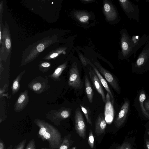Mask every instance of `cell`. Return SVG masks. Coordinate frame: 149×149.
Returning a JSON list of instances; mask_svg holds the SVG:
<instances>
[{
    "label": "cell",
    "instance_id": "1",
    "mask_svg": "<svg viewBox=\"0 0 149 149\" xmlns=\"http://www.w3.org/2000/svg\"><path fill=\"white\" fill-rule=\"evenodd\" d=\"M149 39L148 36L143 34L141 37L133 36L131 38L125 29L123 30L121 36V59H127L136 52Z\"/></svg>",
    "mask_w": 149,
    "mask_h": 149
},
{
    "label": "cell",
    "instance_id": "2",
    "mask_svg": "<svg viewBox=\"0 0 149 149\" xmlns=\"http://www.w3.org/2000/svg\"><path fill=\"white\" fill-rule=\"evenodd\" d=\"M34 122L39 128L38 137L43 141H47L50 148L57 149L62 141L60 132L54 126L43 120L36 119Z\"/></svg>",
    "mask_w": 149,
    "mask_h": 149
},
{
    "label": "cell",
    "instance_id": "3",
    "mask_svg": "<svg viewBox=\"0 0 149 149\" xmlns=\"http://www.w3.org/2000/svg\"><path fill=\"white\" fill-rule=\"evenodd\" d=\"M131 69L134 73L144 74L149 70V39L136 60L131 63Z\"/></svg>",
    "mask_w": 149,
    "mask_h": 149
},
{
    "label": "cell",
    "instance_id": "4",
    "mask_svg": "<svg viewBox=\"0 0 149 149\" xmlns=\"http://www.w3.org/2000/svg\"><path fill=\"white\" fill-rule=\"evenodd\" d=\"M147 94L144 88H141L134 98L133 104L139 116L144 120H149V113L146 111L143 105Z\"/></svg>",
    "mask_w": 149,
    "mask_h": 149
},
{
    "label": "cell",
    "instance_id": "5",
    "mask_svg": "<svg viewBox=\"0 0 149 149\" xmlns=\"http://www.w3.org/2000/svg\"><path fill=\"white\" fill-rule=\"evenodd\" d=\"M94 65L102 76L118 94L121 93V88L118 78L113 74L102 67L99 63L95 62Z\"/></svg>",
    "mask_w": 149,
    "mask_h": 149
},
{
    "label": "cell",
    "instance_id": "6",
    "mask_svg": "<svg viewBox=\"0 0 149 149\" xmlns=\"http://www.w3.org/2000/svg\"><path fill=\"white\" fill-rule=\"evenodd\" d=\"M130 100L127 97L124 98L123 102L114 121L117 127H121L125 122L130 111Z\"/></svg>",
    "mask_w": 149,
    "mask_h": 149
},
{
    "label": "cell",
    "instance_id": "7",
    "mask_svg": "<svg viewBox=\"0 0 149 149\" xmlns=\"http://www.w3.org/2000/svg\"><path fill=\"white\" fill-rule=\"evenodd\" d=\"M128 17L137 21H139V10L138 6L128 0L119 1Z\"/></svg>",
    "mask_w": 149,
    "mask_h": 149
},
{
    "label": "cell",
    "instance_id": "8",
    "mask_svg": "<svg viewBox=\"0 0 149 149\" xmlns=\"http://www.w3.org/2000/svg\"><path fill=\"white\" fill-rule=\"evenodd\" d=\"M74 124L77 133L80 137L85 139L86 136V125L82 113L79 108L75 111Z\"/></svg>",
    "mask_w": 149,
    "mask_h": 149
},
{
    "label": "cell",
    "instance_id": "9",
    "mask_svg": "<svg viewBox=\"0 0 149 149\" xmlns=\"http://www.w3.org/2000/svg\"><path fill=\"white\" fill-rule=\"evenodd\" d=\"M68 84L69 86L75 89H81L83 87V84L76 63L72 64L70 70Z\"/></svg>",
    "mask_w": 149,
    "mask_h": 149
},
{
    "label": "cell",
    "instance_id": "10",
    "mask_svg": "<svg viewBox=\"0 0 149 149\" xmlns=\"http://www.w3.org/2000/svg\"><path fill=\"white\" fill-rule=\"evenodd\" d=\"M89 74L94 88L101 95L103 102L105 103L106 102V98L103 88V86L100 80L94 70L91 68L89 69Z\"/></svg>",
    "mask_w": 149,
    "mask_h": 149
},
{
    "label": "cell",
    "instance_id": "11",
    "mask_svg": "<svg viewBox=\"0 0 149 149\" xmlns=\"http://www.w3.org/2000/svg\"><path fill=\"white\" fill-rule=\"evenodd\" d=\"M107 126V122L103 114H99L95 123V131L96 134L100 135L103 133Z\"/></svg>",
    "mask_w": 149,
    "mask_h": 149
},
{
    "label": "cell",
    "instance_id": "12",
    "mask_svg": "<svg viewBox=\"0 0 149 149\" xmlns=\"http://www.w3.org/2000/svg\"><path fill=\"white\" fill-rule=\"evenodd\" d=\"M93 67V70L96 74L97 75L100 80L103 86L107 91V93L110 96L111 102L113 104L114 103V97L107 82L106 80L102 75L97 69L93 64L91 62H88Z\"/></svg>",
    "mask_w": 149,
    "mask_h": 149
},
{
    "label": "cell",
    "instance_id": "13",
    "mask_svg": "<svg viewBox=\"0 0 149 149\" xmlns=\"http://www.w3.org/2000/svg\"><path fill=\"white\" fill-rule=\"evenodd\" d=\"M104 11L107 18L109 20L115 19L117 17L116 12L113 7L106 2L104 5Z\"/></svg>",
    "mask_w": 149,
    "mask_h": 149
},
{
    "label": "cell",
    "instance_id": "14",
    "mask_svg": "<svg viewBox=\"0 0 149 149\" xmlns=\"http://www.w3.org/2000/svg\"><path fill=\"white\" fill-rule=\"evenodd\" d=\"M85 85L86 95L89 102L92 104L93 101V92L88 77L86 75L85 76Z\"/></svg>",
    "mask_w": 149,
    "mask_h": 149
},
{
    "label": "cell",
    "instance_id": "15",
    "mask_svg": "<svg viewBox=\"0 0 149 149\" xmlns=\"http://www.w3.org/2000/svg\"><path fill=\"white\" fill-rule=\"evenodd\" d=\"M73 143L71 138V134L65 136L60 145L57 149H69Z\"/></svg>",
    "mask_w": 149,
    "mask_h": 149
},
{
    "label": "cell",
    "instance_id": "16",
    "mask_svg": "<svg viewBox=\"0 0 149 149\" xmlns=\"http://www.w3.org/2000/svg\"><path fill=\"white\" fill-rule=\"evenodd\" d=\"M28 100V97L25 93H23L18 98L16 103L17 109L20 110L26 105Z\"/></svg>",
    "mask_w": 149,
    "mask_h": 149
},
{
    "label": "cell",
    "instance_id": "17",
    "mask_svg": "<svg viewBox=\"0 0 149 149\" xmlns=\"http://www.w3.org/2000/svg\"><path fill=\"white\" fill-rule=\"evenodd\" d=\"M75 17L82 23H86L89 19V16L87 13L84 12H77L74 14Z\"/></svg>",
    "mask_w": 149,
    "mask_h": 149
},
{
    "label": "cell",
    "instance_id": "18",
    "mask_svg": "<svg viewBox=\"0 0 149 149\" xmlns=\"http://www.w3.org/2000/svg\"><path fill=\"white\" fill-rule=\"evenodd\" d=\"M80 106L81 109L85 116L87 123L91 125H92V122L91 116V111L90 109L81 104H80Z\"/></svg>",
    "mask_w": 149,
    "mask_h": 149
},
{
    "label": "cell",
    "instance_id": "19",
    "mask_svg": "<svg viewBox=\"0 0 149 149\" xmlns=\"http://www.w3.org/2000/svg\"><path fill=\"white\" fill-rule=\"evenodd\" d=\"M66 64H64L62 65L57 68L55 71L52 76L55 78H58L61 74L65 68Z\"/></svg>",
    "mask_w": 149,
    "mask_h": 149
},
{
    "label": "cell",
    "instance_id": "20",
    "mask_svg": "<svg viewBox=\"0 0 149 149\" xmlns=\"http://www.w3.org/2000/svg\"><path fill=\"white\" fill-rule=\"evenodd\" d=\"M88 143L90 147L93 149L94 145V139L93 132L91 130L89 132Z\"/></svg>",
    "mask_w": 149,
    "mask_h": 149
},
{
    "label": "cell",
    "instance_id": "21",
    "mask_svg": "<svg viewBox=\"0 0 149 149\" xmlns=\"http://www.w3.org/2000/svg\"><path fill=\"white\" fill-rule=\"evenodd\" d=\"M116 149H132L130 142L126 141L124 142L121 146L117 147Z\"/></svg>",
    "mask_w": 149,
    "mask_h": 149
},
{
    "label": "cell",
    "instance_id": "22",
    "mask_svg": "<svg viewBox=\"0 0 149 149\" xmlns=\"http://www.w3.org/2000/svg\"><path fill=\"white\" fill-rule=\"evenodd\" d=\"M24 149H36L34 140L33 139L30 140Z\"/></svg>",
    "mask_w": 149,
    "mask_h": 149
},
{
    "label": "cell",
    "instance_id": "23",
    "mask_svg": "<svg viewBox=\"0 0 149 149\" xmlns=\"http://www.w3.org/2000/svg\"><path fill=\"white\" fill-rule=\"evenodd\" d=\"M26 142V139L23 140L16 145L13 149H24Z\"/></svg>",
    "mask_w": 149,
    "mask_h": 149
},
{
    "label": "cell",
    "instance_id": "24",
    "mask_svg": "<svg viewBox=\"0 0 149 149\" xmlns=\"http://www.w3.org/2000/svg\"><path fill=\"white\" fill-rule=\"evenodd\" d=\"M143 105L146 111L149 113V96L147 94L146 98L143 102Z\"/></svg>",
    "mask_w": 149,
    "mask_h": 149
},
{
    "label": "cell",
    "instance_id": "25",
    "mask_svg": "<svg viewBox=\"0 0 149 149\" xmlns=\"http://www.w3.org/2000/svg\"><path fill=\"white\" fill-rule=\"evenodd\" d=\"M41 87V84L40 83H37L35 84L33 86V89L35 91L39 90Z\"/></svg>",
    "mask_w": 149,
    "mask_h": 149
},
{
    "label": "cell",
    "instance_id": "26",
    "mask_svg": "<svg viewBox=\"0 0 149 149\" xmlns=\"http://www.w3.org/2000/svg\"><path fill=\"white\" fill-rule=\"evenodd\" d=\"M19 86L18 80L16 79L14 82L13 85V88L14 90H16L18 88Z\"/></svg>",
    "mask_w": 149,
    "mask_h": 149
},
{
    "label": "cell",
    "instance_id": "27",
    "mask_svg": "<svg viewBox=\"0 0 149 149\" xmlns=\"http://www.w3.org/2000/svg\"><path fill=\"white\" fill-rule=\"evenodd\" d=\"M44 45L42 44H39L37 47V49L39 52L42 51L44 49Z\"/></svg>",
    "mask_w": 149,
    "mask_h": 149
},
{
    "label": "cell",
    "instance_id": "28",
    "mask_svg": "<svg viewBox=\"0 0 149 149\" xmlns=\"http://www.w3.org/2000/svg\"><path fill=\"white\" fill-rule=\"evenodd\" d=\"M79 57L83 65L84 66H86L88 63V62L86 60L83 56L81 55L79 56Z\"/></svg>",
    "mask_w": 149,
    "mask_h": 149
},
{
    "label": "cell",
    "instance_id": "29",
    "mask_svg": "<svg viewBox=\"0 0 149 149\" xmlns=\"http://www.w3.org/2000/svg\"><path fill=\"white\" fill-rule=\"evenodd\" d=\"M5 43L7 48L8 49L10 48L11 47V42L10 39L9 38L7 39L6 40Z\"/></svg>",
    "mask_w": 149,
    "mask_h": 149
},
{
    "label": "cell",
    "instance_id": "30",
    "mask_svg": "<svg viewBox=\"0 0 149 149\" xmlns=\"http://www.w3.org/2000/svg\"><path fill=\"white\" fill-rule=\"evenodd\" d=\"M145 144L146 149H149V138L145 136Z\"/></svg>",
    "mask_w": 149,
    "mask_h": 149
},
{
    "label": "cell",
    "instance_id": "31",
    "mask_svg": "<svg viewBox=\"0 0 149 149\" xmlns=\"http://www.w3.org/2000/svg\"><path fill=\"white\" fill-rule=\"evenodd\" d=\"M146 129V132L147 135L149 136V121H148L145 125Z\"/></svg>",
    "mask_w": 149,
    "mask_h": 149
},
{
    "label": "cell",
    "instance_id": "32",
    "mask_svg": "<svg viewBox=\"0 0 149 149\" xmlns=\"http://www.w3.org/2000/svg\"><path fill=\"white\" fill-rule=\"evenodd\" d=\"M0 149H6L3 141L1 139L0 140Z\"/></svg>",
    "mask_w": 149,
    "mask_h": 149
},
{
    "label": "cell",
    "instance_id": "33",
    "mask_svg": "<svg viewBox=\"0 0 149 149\" xmlns=\"http://www.w3.org/2000/svg\"><path fill=\"white\" fill-rule=\"evenodd\" d=\"M42 66L44 67H48L50 66V64L48 63H44L42 64Z\"/></svg>",
    "mask_w": 149,
    "mask_h": 149
},
{
    "label": "cell",
    "instance_id": "34",
    "mask_svg": "<svg viewBox=\"0 0 149 149\" xmlns=\"http://www.w3.org/2000/svg\"><path fill=\"white\" fill-rule=\"evenodd\" d=\"M58 55V54L57 53H54L50 55V57L51 58H54L57 56Z\"/></svg>",
    "mask_w": 149,
    "mask_h": 149
},
{
    "label": "cell",
    "instance_id": "35",
    "mask_svg": "<svg viewBox=\"0 0 149 149\" xmlns=\"http://www.w3.org/2000/svg\"><path fill=\"white\" fill-rule=\"evenodd\" d=\"M13 146L12 145H10L7 148V149H13Z\"/></svg>",
    "mask_w": 149,
    "mask_h": 149
},
{
    "label": "cell",
    "instance_id": "36",
    "mask_svg": "<svg viewBox=\"0 0 149 149\" xmlns=\"http://www.w3.org/2000/svg\"><path fill=\"white\" fill-rule=\"evenodd\" d=\"M41 149H53L50 148H41Z\"/></svg>",
    "mask_w": 149,
    "mask_h": 149
},
{
    "label": "cell",
    "instance_id": "37",
    "mask_svg": "<svg viewBox=\"0 0 149 149\" xmlns=\"http://www.w3.org/2000/svg\"><path fill=\"white\" fill-rule=\"evenodd\" d=\"M71 149H76V146L74 147Z\"/></svg>",
    "mask_w": 149,
    "mask_h": 149
},
{
    "label": "cell",
    "instance_id": "38",
    "mask_svg": "<svg viewBox=\"0 0 149 149\" xmlns=\"http://www.w3.org/2000/svg\"><path fill=\"white\" fill-rule=\"evenodd\" d=\"M1 31L0 32V40H1Z\"/></svg>",
    "mask_w": 149,
    "mask_h": 149
},
{
    "label": "cell",
    "instance_id": "39",
    "mask_svg": "<svg viewBox=\"0 0 149 149\" xmlns=\"http://www.w3.org/2000/svg\"><path fill=\"white\" fill-rule=\"evenodd\" d=\"M84 1H92L91 0H83Z\"/></svg>",
    "mask_w": 149,
    "mask_h": 149
},
{
    "label": "cell",
    "instance_id": "40",
    "mask_svg": "<svg viewBox=\"0 0 149 149\" xmlns=\"http://www.w3.org/2000/svg\"><path fill=\"white\" fill-rule=\"evenodd\" d=\"M146 2L149 3V0H146Z\"/></svg>",
    "mask_w": 149,
    "mask_h": 149
}]
</instances>
